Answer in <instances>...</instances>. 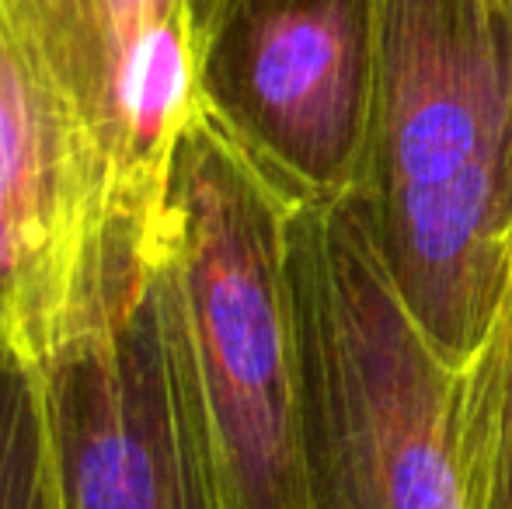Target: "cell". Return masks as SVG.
I'll return each instance as SVG.
<instances>
[{"mask_svg":"<svg viewBox=\"0 0 512 509\" xmlns=\"http://www.w3.org/2000/svg\"><path fill=\"white\" fill-rule=\"evenodd\" d=\"M359 199L422 328L464 367L512 279V77L478 0H373Z\"/></svg>","mask_w":512,"mask_h":509,"instance_id":"cell-1","label":"cell"},{"mask_svg":"<svg viewBox=\"0 0 512 509\" xmlns=\"http://www.w3.org/2000/svg\"><path fill=\"white\" fill-rule=\"evenodd\" d=\"M310 509H471L464 367L408 307L359 192L286 224Z\"/></svg>","mask_w":512,"mask_h":509,"instance_id":"cell-2","label":"cell"},{"mask_svg":"<svg viewBox=\"0 0 512 509\" xmlns=\"http://www.w3.org/2000/svg\"><path fill=\"white\" fill-rule=\"evenodd\" d=\"M290 210L199 105L171 154L157 241L175 272L227 509H310Z\"/></svg>","mask_w":512,"mask_h":509,"instance_id":"cell-3","label":"cell"},{"mask_svg":"<svg viewBox=\"0 0 512 509\" xmlns=\"http://www.w3.org/2000/svg\"><path fill=\"white\" fill-rule=\"evenodd\" d=\"M35 367L60 509H227L157 224L105 220L67 332Z\"/></svg>","mask_w":512,"mask_h":509,"instance_id":"cell-4","label":"cell"},{"mask_svg":"<svg viewBox=\"0 0 512 509\" xmlns=\"http://www.w3.org/2000/svg\"><path fill=\"white\" fill-rule=\"evenodd\" d=\"M373 0H227L199 105L290 203L359 189L373 105Z\"/></svg>","mask_w":512,"mask_h":509,"instance_id":"cell-5","label":"cell"},{"mask_svg":"<svg viewBox=\"0 0 512 509\" xmlns=\"http://www.w3.org/2000/svg\"><path fill=\"white\" fill-rule=\"evenodd\" d=\"M63 91L108 220L154 227L175 143L199 109V63L227 0H4Z\"/></svg>","mask_w":512,"mask_h":509,"instance_id":"cell-6","label":"cell"},{"mask_svg":"<svg viewBox=\"0 0 512 509\" xmlns=\"http://www.w3.org/2000/svg\"><path fill=\"white\" fill-rule=\"evenodd\" d=\"M105 220L95 154L0 0V332L28 360L67 332Z\"/></svg>","mask_w":512,"mask_h":509,"instance_id":"cell-7","label":"cell"},{"mask_svg":"<svg viewBox=\"0 0 512 509\" xmlns=\"http://www.w3.org/2000/svg\"><path fill=\"white\" fill-rule=\"evenodd\" d=\"M460 426L471 509H512V279L492 328L464 363Z\"/></svg>","mask_w":512,"mask_h":509,"instance_id":"cell-8","label":"cell"},{"mask_svg":"<svg viewBox=\"0 0 512 509\" xmlns=\"http://www.w3.org/2000/svg\"><path fill=\"white\" fill-rule=\"evenodd\" d=\"M0 509H60L42 377L0 332Z\"/></svg>","mask_w":512,"mask_h":509,"instance_id":"cell-9","label":"cell"},{"mask_svg":"<svg viewBox=\"0 0 512 509\" xmlns=\"http://www.w3.org/2000/svg\"><path fill=\"white\" fill-rule=\"evenodd\" d=\"M485 7L488 21H492L495 35H499L502 49H506V63H509V77H512V0H478Z\"/></svg>","mask_w":512,"mask_h":509,"instance_id":"cell-10","label":"cell"}]
</instances>
